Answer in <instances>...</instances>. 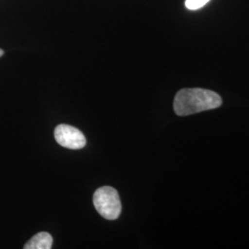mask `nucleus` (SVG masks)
<instances>
[{"label": "nucleus", "mask_w": 249, "mask_h": 249, "mask_svg": "<svg viewBox=\"0 0 249 249\" xmlns=\"http://www.w3.org/2000/svg\"><path fill=\"white\" fill-rule=\"evenodd\" d=\"M93 204L98 213L107 220H116L121 213L120 197L113 187L98 188L93 196Z\"/></svg>", "instance_id": "nucleus-2"}, {"label": "nucleus", "mask_w": 249, "mask_h": 249, "mask_svg": "<svg viewBox=\"0 0 249 249\" xmlns=\"http://www.w3.org/2000/svg\"><path fill=\"white\" fill-rule=\"evenodd\" d=\"M221 106L222 98L218 93L200 88L180 89L174 101V110L180 116L194 115Z\"/></svg>", "instance_id": "nucleus-1"}, {"label": "nucleus", "mask_w": 249, "mask_h": 249, "mask_svg": "<svg viewBox=\"0 0 249 249\" xmlns=\"http://www.w3.org/2000/svg\"><path fill=\"white\" fill-rule=\"evenodd\" d=\"M53 245V237L46 231L36 233L24 246V249H50Z\"/></svg>", "instance_id": "nucleus-4"}, {"label": "nucleus", "mask_w": 249, "mask_h": 249, "mask_svg": "<svg viewBox=\"0 0 249 249\" xmlns=\"http://www.w3.org/2000/svg\"><path fill=\"white\" fill-rule=\"evenodd\" d=\"M54 139L59 145L71 150H80L86 145L83 133L70 124H58L54 129Z\"/></svg>", "instance_id": "nucleus-3"}, {"label": "nucleus", "mask_w": 249, "mask_h": 249, "mask_svg": "<svg viewBox=\"0 0 249 249\" xmlns=\"http://www.w3.org/2000/svg\"><path fill=\"white\" fill-rule=\"evenodd\" d=\"M4 54V51L2 49H0V56H2Z\"/></svg>", "instance_id": "nucleus-6"}, {"label": "nucleus", "mask_w": 249, "mask_h": 249, "mask_svg": "<svg viewBox=\"0 0 249 249\" xmlns=\"http://www.w3.org/2000/svg\"><path fill=\"white\" fill-rule=\"evenodd\" d=\"M210 0H186L185 5L190 10L201 9Z\"/></svg>", "instance_id": "nucleus-5"}]
</instances>
